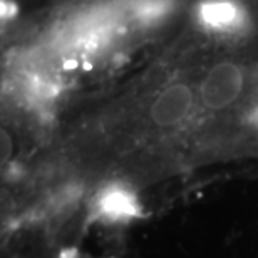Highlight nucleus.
Masks as SVG:
<instances>
[{
  "mask_svg": "<svg viewBox=\"0 0 258 258\" xmlns=\"http://www.w3.org/2000/svg\"><path fill=\"white\" fill-rule=\"evenodd\" d=\"M245 71L235 60H220L210 67L198 87L201 106L210 112L228 109L245 91Z\"/></svg>",
  "mask_w": 258,
  "mask_h": 258,
  "instance_id": "1",
  "label": "nucleus"
},
{
  "mask_svg": "<svg viewBox=\"0 0 258 258\" xmlns=\"http://www.w3.org/2000/svg\"><path fill=\"white\" fill-rule=\"evenodd\" d=\"M195 91L183 81L166 84L148 106L149 122L158 129H174L186 122L195 109Z\"/></svg>",
  "mask_w": 258,
  "mask_h": 258,
  "instance_id": "2",
  "label": "nucleus"
},
{
  "mask_svg": "<svg viewBox=\"0 0 258 258\" xmlns=\"http://www.w3.org/2000/svg\"><path fill=\"white\" fill-rule=\"evenodd\" d=\"M92 216L102 223L126 225L141 218V201L136 191L126 183L112 181L104 184L92 200Z\"/></svg>",
  "mask_w": 258,
  "mask_h": 258,
  "instance_id": "3",
  "label": "nucleus"
},
{
  "mask_svg": "<svg viewBox=\"0 0 258 258\" xmlns=\"http://www.w3.org/2000/svg\"><path fill=\"white\" fill-rule=\"evenodd\" d=\"M196 19L201 27L220 35H236L248 25V15L236 0H201Z\"/></svg>",
  "mask_w": 258,
  "mask_h": 258,
  "instance_id": "4",
  "label": "nucleus"
},
{
  "mask_svg": "<svg viewBox=\"0 0 258 258\" xmlns=\"http://www.w3.org/2000/svg\"><path fill=\"white\" fill-rule=\"evenodd\" d=\"M14 153V144L12 138H10L9 131L2 129V163H9Z\"/></svg>",
  "mask_w": 258,
  "mask_h": 258,
  "instance_id": "5",
  "label": "nucleus"
}]
</instances>
